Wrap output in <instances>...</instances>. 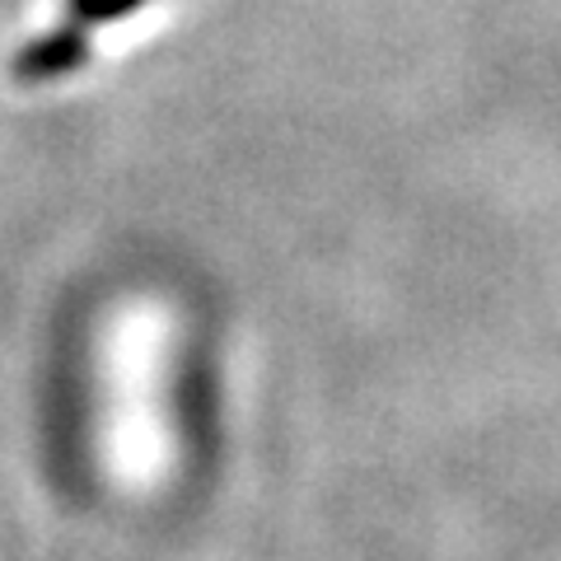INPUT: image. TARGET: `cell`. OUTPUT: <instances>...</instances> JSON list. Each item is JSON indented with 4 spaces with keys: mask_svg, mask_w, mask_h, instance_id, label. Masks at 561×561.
<instances>
[{
    "mask_svg": "<svg viewBox=\"0 0 561 561\" xmlns=\"http://www.w3.org/2000/svg\"><path fill=\"white\" fill-rule=\"evenodd\" d=\"M90 51V38H84V24H70V28H57L47 38L28 43V51L20 57V76L24 80H57L66 70H76Z\"/></svg>",
    "mask_w": 561,
    "mask_h": 561,
    "instance_id": "cell-1",
    "label": "cell"
},
{
    "mask_svg": "<svg viewBox=\"0 0 561 561\" xmlns=\"http://www.w3.org/2000/svg\"><path fill=\"white\" fill-rule=\"evenodd\" d=\"M70 5V20L76 24H108V20H127L131 10H140L146 0H66Z\"/></svg>",
    "mask_w": 561,
    "mask_h": 561,
    "instance_id": "cell-2",
    "label": "cell"
}]
</instances>
